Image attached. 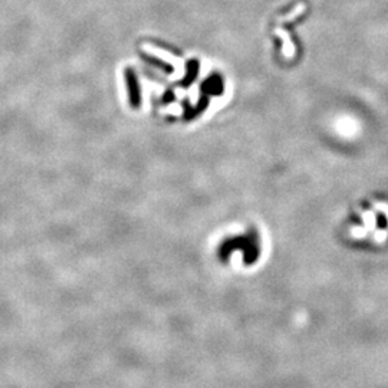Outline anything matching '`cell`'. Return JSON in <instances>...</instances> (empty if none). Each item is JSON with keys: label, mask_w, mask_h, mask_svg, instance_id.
<instances>
[{"label": "cell", "mask_w": 388, "mask_h": 388, "mask_svg": "<svg viewBox=\"0 0 388 388\" xmlns=\"http://www.w3.org/2000/svg\"><path fill=\"white\" fill-rule=\"evenodd\" d=\"M125 78H127V87H128V91H129V98H131L133 106L138 107L140 88H138V82H137V76L134 75V72L131 69H127Z\"/></svg>", "instance_id": "6da1fadb"}, {"label": "cell", "mask_w": 388, "mask_h": 388, "mask_svg": "<svg viewBox=\"0 0 388 388\" xmlns=\"http://www.w3.org/2000/svg\"><path fill=\"white\" fill-rule=\"evenodd\" d=\"M204 92L212 94V95H220L223 92V81L219 75H213L207 80L203 85Z\"/></svg>", "instance_id": "7a4b0ae2"}, {"label": "cell", "mask_w": 388, "mask_h": 388, "mask_svg": "<svg viewBox=\"0 0 388 388\" xmlns=\"http://www.w3.org/2000/svg\"><path fill=\"white\" fill-rule=\"evenodd\" d=\"M197 73H199V64L196 61H193L187 66V75L185 78V85H190L194 78L197 76Z\"/></svg>", "instance_id": "3957f363"}]
</instances>
